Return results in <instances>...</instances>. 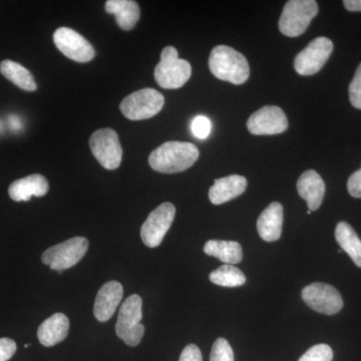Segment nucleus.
Segmentation results:
<instances>
[{
  "mask_svg": "<svg viewBox=\"0 0 361 361\" xmlns=\"http://www.w3.org/2000/svg\"><path fill=\"white\" fill-rule=\"evenodd\" d=\"M211 73L221 80L242 85L248 80L250 68L245 56L227 45H217L209 58Z\"/></svg>",
  "mask_w": 361,
  "mask_h": 361,
  "instance_id": "f03ea898",
  "label": "nucleus"
},
{
  "mask_svg": "<svg viewBox=\"0 0 361 361\" xmlns=\"http://www.w3.org/2000/svg\"><path fill=\"white\" fill-rule=\"evenodd\" d=\"M0 73L4 78L25 92H35L37 89V82L32 73L26 70L20 63L11 59L2 61L0 63Z\"/></svg>",
  "mask_w": 361,
  "mask_h": 361,
  "instance_id": "4be33fe9",
  "label": "nucleus"
},
{
  "mask_svg": "<svg viewBox=\"0 0 361 361\" xmlns=\"http://www.w3.org/2000/svg\"><path fill=\"white\" fill-rule=\"evenodd\" d=\"M212 123L205 116H197L192 121L191 130L195 137L200 140H205L210 135Z\"/></svg>",
  "mask_w": 361,
  "mask_h": 361,
  "instance_id": "bb28decb",
  "label": "nucleus"
},
{
  "mask_svg": "<svg viewBox=\"0 0 361 361\" xmlns=\"http://www.w3.org/2000/svg\"><path fill=\"white\" fill-rule=\"evenodd\" d=\"M16 341L11 338H0V361H8L16 353Z\"/></svg>",
  "mask_w": 361,
  "mask_h": 361,
  "instance_id": "c85d7f7f",
  "label": "nucleus"
},
{
  "mask_svg": "<svg viewBox=\"0 0 361 361\" xmlns=\"http://www.w3.org/2000/svg\"><path fill=\"white\" fill-rule=\"evenodd\" d=\"M343 4L348 11H361V0H344Z\"/></svg>",
  "mask_w": 361,
  "mask_h": 361,
  "instance_id": "2f4dec72",
  "label": "nucleus"
},
{
  "mask_svg": "<svg viewBox=\"0 0 361 361\" xmlns=\"http://www.w3.org/2000/svg\"><path fill=\"white\" fill-rule=\"evenodd\" d=\"M179 361H203L200 348L195 344H189L183 349Z\"/></svg>",
  "mask_w": 361,
  "mask_h": 361,
  "instance_id": "c756f323",
  "label": "nucleus"
},
{
  "mask_svg": "<svg viewBox=\"0 0 361 361\" xmlns=\"http://www.w3.org/2000/svg\"><path fill=\"white\" fill-rule=\"evenodd\" d=\"M302 299L311 310L322 314L334 315L343 307L341 294L331 285L316 282L302 290Z\"/></svg>",
  "mask_w": 361,
  "mask_h": 361,
  "instance_id": "9b49d317",
  "label": "nucleus"
},
{
  "mask_svg": "<svg viewBox=\"0 0 361 361\" xmlns=\"http://www.w3.org/2000/svg\"><path fill=\"white\" fill-rule=\"evenodd\" d=\"M334 351L327 344H317L308 349L298 361H332Z\"/></svg>",
  "mask_w": 361,
  "mask_h": 361,
  "instance_id": "393cba45",
  "label": "nucleus"
},
{
  "mask_svg": "<svg viewBox=\"0 0 361 361\" xmlns=\"http://www.w3.org/2000/svg\"><path fill=\"white\" fill-rule=\"evenodd\" d=\"M336 239L342 250L361 268V240L353 228L346 222H339L336 226Z\"/></svg>",
  "mask_w": 361,
  "mask_h": 361,
  "instance_id": "5701e85b",
  "label": "nucleus"
},
{
  "mask_svg": "<svg viewBox=\"0 0 361 361\" xmlns=\"http://www.w3.org/2000/svg\"><path fill=\"white\" fill-rule=\"evenodd\" d=\"M123 285L118 281L106 282L101 287L94 305V317L99 322L110 320L123 299Z\"/></svg>",
  "mask_w": 361,
  "mask_h": 361,
  "instance_id": "4468645a",
  "label": "nucleus"
},
{
  "mask_svg": "<svg viewBox=\"0 0 361 361\" xmlns=\"http://www.w3.org/2000/svg\"><path fill=\"white\" fill-rule=\"evenodd\" d=\"M349 99L355 109L361 110V63L356 70L355 78L349 85Z\"/></svg>",
  "mask_w": 361,
  "mask_h": 361,
  "instance_id": "cd10ccee",
  "label": "nucleus"
},
{
  "mask_svg": "<svg viewBox=\"0 0 361 361\" xmlns=\"http://www.w3.org/2000/svg\"><path fill=\"white\" fill-rule=\"evenodd\" d=\"M332 51L334 42L327 37H319L313 39L294 59L296 73L300 75H315L329 61Z\"/></svg>",
  "mask_w": 361,
  "mask_h": 361,
  "instance_id": "9d476101",
  "label": "nucleus"
},
{
  "mask_svg": "<svg viewBox=\"0 0 361 361\" xmlns=\"http://www.w3.org/2000/svg\"><path fill=\"white\" fill-rule=\"evenodd\" d=\"M199 155L198 148L192 142H167L152 152L149 164L156 172L175 174L191 168Z\"/></svg>",
  "mask_w": 361,
  "mask_h": 361,
  "instance_id": "f257e3e1",
  "label": "nucleus"
},
{
  "mask_svg": "<svg viewBox=\"0 0 361 361\" xmlns=\"http://www.w3.org/2000/svg\"><path fill=\"white\" fill-rule=\"evenodd\" d=\"M247 128L253 135H278L288 129V120L279 106H266L252 114Z\"/></svg>",
  "mask_w": 361,
  "mask_h": 361,
  "instance_id": "ddd939ff",
  "label": "nucleus"
},
{
  "mask_svg": "<svg viewBox=\"0 0 361 361\" xmlns=\"http://www.w3.org/2000/svg\"><path fill=\"white\" fill-rule=\"evenodd\" d=\"M108 13L114 14L116 23L123 30H130L141 16L139 4L133 0H108L104 6Z\"/></svg>",
  "mask_w": 361,
  "mask_h": 361,
  "instance_id": "aec40b11",
  "label": "nucleus"
},
{
  "mask_svg": "<svg viewBox=\"0 0 361 361\" xmlns=\"http://www.w3.org/2000/svg\"><path fill=\"white\" fill-rule=\"evenodd\" d=\"M176 208L172 203L161 204L149 213L141 228V238L149 248L160 246L175 219Z\"/></svg>",
  "mask_w": 361,
  "mask_h": 361,
  "instance_id": "1a4fd4ad",
  "label": "nucleus"
},
{
  "mask_svg": "<svg viewBox=\"0 0 361 361\" xmlns=\"http://www.w3.org/2000/svg\"><path fill=\"white\" fill-rule=\"evenodd\" d=\"M246 188L247 180L243 176H227L215 180L209 190V199L214 205H221L243 194Z\"/></svg>",
  "mask_w": 361,
  "mask_h": 361,
  "instance_id": "2eb2a0df",
  "label": "nucleus"
},
{
  "mask_svg": "<svg viewBox=\"0 0 361 361\" xmlns=\"http://www.w3.org/2000/svg\"><path fill=\"white\" fill-rule=\"evenodd\" d=\"M89 250V241L85 237H73L52 246L44 252L42 261L51 270L63 271L77 265Z\"/></svg>",
  "mask_w": 361,
  "mask_h": 361,
  "instance_id": "0eeeda50",
  "label": "nucleus"
},
{
  "mask_svg": "<svg viewBox=\"0 0 361 361\" xmlns=\"http://www.w3.org/2000/svg\"><path fill=\"white\" fill-rule=\"evenodd\" d=\"M59 51L77 63H89L96 56L92 45L82 35L70 27H59L54 35Z\"/></svg>",
  "mask_w": 361,
  "mask_h": 361,
  "instance_id": "f8f14e48",
  "label": "nucleus"
},
{
  "mask_svg": "<svg viewBox=\"0 0 361 361\" xmlns=\"http://www.w3.org/2000/svg\"><path fill=\"white\" fill-rule=\"evenodd\" d=\"M92 155L106 170H116L122 163L123 149L115 130H97L90 137Z\"/></svg>",
  "mask_w": 361,
  "mask_h": 361,
  "instance_id": "6e6552de",
  "label": "nucleus"
},
{
  "mask_svg": "<svg viewBox=\"0 0 361 361\" xmlns=\"http://www.w3.org/2000/svg\"><path fill=\"white\" fill-rule=\"evenodd\" d=\"M142 319V297L137 294H133L121 305L116 325V336L127 345L133 348L139 345L145 334Z\"/></svg>",
  "mask_w": 361,
  "mask_h": 361,
  "instance_id": "7ed1b4c3",
  "label": "nucleus"
},
{
  "mask_svg": "<svg viewBox=\"0 0 361 361\" xmlns=\"http://www.w3.org/2000/svg\"><path fill=\"white\" fill-rule=\"evenodd\" d=\"M210 361H234L231 345L225 338H218L214 342Z\"/></svg>",
  "mask_w": 361,
  "mask_h": 361,
  "instance_id": "a878e982",
  "label": "nucleus"
},
{
  "mask_svg": "<svg viewBox=\"0 0 361 361\" xmlns=\"http://www.w3.org/2000/svg\"><path fill=\"white\" fill-rule=\"evenodd\" d=\"M49 185L44 176L33 174L14 180L8 188L9 197L16 202H27L32 196L44 197L49 193Z\"/></svg>",
  "mask_w": 361,
  "mask_h": 361,
  "instance_id": "a211bd4d",
  "label": "nucleus"
},
{
  "mask_svg": "<svg viewBox=\"0 0 361 361\" xmlns=\"http://www.w3.org/2000/svg\"><path fill=\"white\" fill-rule=\"evenodd\" d=\"M348 189L351 196L361 198V169L349 177Z\"/></svg>",
  "mask_w": 361,
  "mask_h": 361,
  "instance_id": "7c9ffc66",
  "label": "nucleus"
},
{
  "mask_svg": "<svg viewBox=\"0 0 361 361\" xmlns=\"http://www.w3.org/2000/svg\"><path fill=\"white\" fill-rule=\"evenodd\" d=\"M204 252L228 265L238 264L243 259L242 247L236 241L209 240L204 246Z\"/></svg>",
  "mask_w": 361,
  "mask_h": 361,
  "instance_id": "412c9836",
  "label": "nucleus"
},
{
  "mask_svg": "<svg viewBox=\"0 0 361 361\" xmlns=\"http://www.w3.org/2000/svg\"><path fill=\"white\" fill-rule=\"evenodd\" d=\"M283 225V206L279 202H273L261 213L257 220V230L261 238L266 242L280 239Z\"/></svg>",
  "mask_w": 361,
  "mask_h": 361,
  "instance_id": "f3484780",
  "label": "nucleus"
},
{
  "mask_svg": "<svg viewBox=\"0 0 361 361\" xmlns=\"http://www.w3.org/2000/svg\"><path fill=\"white\" fill-rule=\"evenodd\" d=\"M209 279L214 284L223 287H239L246 283L244 273L233 265L225 264L212 271Z\"/></svg>",
  "mask_w": 361,
  "mask_h": 361,
  "instance_id": "b1692460",
  "label": "nucleus"
},
{
  "mask_svg": "<svg viewBox=\"0 0 361 361\" xmlns=\"http://www.w3.org/2000/svg\"><path fill=\"white\" fill-rule=\"evenodd\" d=\"M165 104V97L158 90L142 89L133 92L123 99L120 110L132 121L148 120L160 113Z\"/></svg>",
  "mask_w": 361,
  "mask_h": 361,
  "instance_id": "423d86ee",
  "label": "nucleus"
},
{
  "mask_svg": "<svg viewBox=\"0 0 361 361\" xmlns=\"http://www.w3.org/2000/svg\"><path fill=\"white\" fill-rule=\"evenodd\" d=\"M192 66L189 61L179 59L174 47H166L161 54L160 63L155 68V80L163 89L182 87L190 80Z\"/></svg>",
  "mask_w": 361,
  "mask_h": 361,
  "instance_id": "20e7f679",
  "label": "nucleus"
},
{
  "mask_svg": "<svg viewBox=\"0 0 361 361\" xmlns=\"http://www.w3.org/2000/svg\"><path fill=\"white\" fill-rule=\"evenodd\" d=\"M317 13L318 4L314 0H290L286 2L280 16V32L289 37L303 35Z\"/></svg>",
  "mask_w": 361,
  "mask_h": 361,
  "instance_id": "39448f33",
  "label": "nucleus"
},
{
  "mask_svg": "<svg viewBox=\"0 0 361 361\" xmlns=\"http://www.w3.org/2000/svg\"><path fill=\"white\" fill-rule=\"evenodd\" d=\"M297 191L307 202L310 211H316L322 206L325 195V184L314 170L305 171L297 180Z\"/></svg>",
  "mask_w": 361,
  "mask_h": 361,
  "instance_id": "dca6fc26",
  "label": "nucleus"
},
{
  "mask_svg": "<svg viewBox=\"0 0 361 361\" xmlns=\"http://www.w3.org/2000/svg\"><path fill=\"white\" fill-rule=\"evenodd\" d=\"M70 330V320L63 313H56L44 320L37 330L40 343L47 348L56 345L65 341Z\"/></svg>",
  "mask_w": 361,
  "mask_h": 361,
  "instance_id": "6ab92c4d",
  "label": "nucleus"
}]
</instances>
